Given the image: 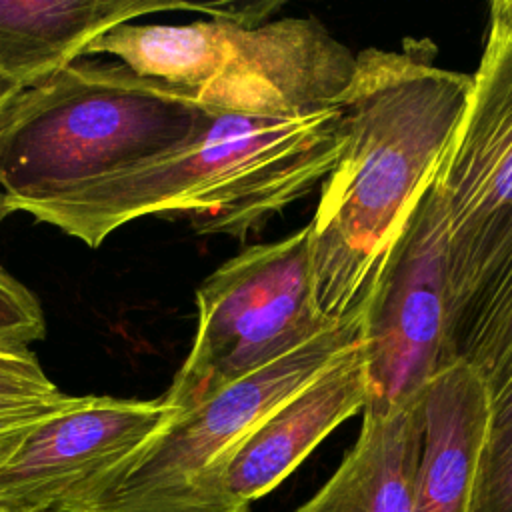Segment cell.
Masks as SVG:
<instances>
[{
	"mask_svg": "<svg viewBox=\"0 0 512 512\" xmlns=\"http://www.w3.org/2000/svg\"><path fill=\"white\" fill-rule=\"evenodd\" d=\"M472 76L424 52L366 48L344 94L346 144L310 228L316 306L338 322L366 308L406 218L464 118Z\"/></svg>",
	"mask_w": 512,
	"mask_h": 512,
	"instance_id": "obj_1",
	"label": "cell"
},
{
	"mask_svg": "<svg viewBox=\"0 0 512 512\" xmlns=\"http://www.w3.org/2000/svg\"><path fill=\"white\" fill-rule=\"evenodd\" d=\"M346 136L342 104L290 116L204 110L196 128L154 160L10 212L90 248L142 216L186 218L200 234L244 240L334 170Z\"/></svg>",
	"mask_w": 512,
	"mask_h": 512,
	"instance_id": "obj_2",
	"label": "cell"
},
{
	"mask_svg": "<svg viewBox=\"0 0 512 512\" xmlns=\"http://www.w3.org/2000/svg\"><path fill=\"white\" fill-rule=\"evenodd\" d=\"M278 4H226L188 24H120L88 54H112L132 72L206 110L290 116L342 104L356 56L316 18L266 20Z\"/></svg>",
	"mask_w": 512,
	"mask_h": 512,
	"instance_id": "obj_3",
	"label": "cell"
},
{
	"mask_svg": "<svg viewBox=\"0 0 512 512\" xmlns=\"http://www.w3.org/2000/svg\"><path fill=\"white\" fill-rule=\"evenodd\" d=\"M204 110L128 66L74 62L0 110V190L44 202L132 170L180 144Z\"/></svg>",
	"mask_w": 512,
	"mask_h": 512,
	"instance_id": "obj_4",
	"label": "cell"
},
{
	"mask_svg": "<svg viewBox=\"0 0 512 512\" xmlns=\"http://www.w3.org/2000/svg\"><path fill=\"white\" fill-rule=\"evenodd\" d=\"M366 310V308H364ZM364 310L228 384L174 420L80 512H238L222 474L238 446L288 398L364 338Z\"/></svg>",
	"mask_w": 512,
	"mask_h": 512,
	"instance_id": "obj_5",
	"label": "cell"
},
{
	"mask_svg": "<svg viewBox=\"0 0 512 512\" xmlns=\"http://www.w3.org/2000/svg\"><path fill=\"white\" fill-rule=\"evenodd\" d=\"M196 312L190 352L162 396L178 412L336 324L316 306L308 224L216 268L196 290Z\"/></svg>",
	"mask_w": 512,
	"mask_h": 512,
	"instance_id": "obj_6",
	"label": "cell"
},
{
	"mask_svg": "<svg viewBox=\"0 0 512 512\" xmlns=\"http://www.w3.org/2000/svg\"><path fill=\"white\" fill-rule=\"evenodd\" d=\"M434 188L446 218L448 340L512 234V0L490 6L468 106Z\"/></svg>",
	"mask_w": 512,
	"mask_h": 512,
	"instance_id": "obj_7",
	"label": "cell"
},
{
	"mask_svg": "<svg viewBox=\"0 0 512 512\" xmlns=\"http://www.w3.org/2000/svg\"><path fill=\"white\" fill-rule=\"evenodd\" d=\"M446 276V218L432 182L406 218L364 310V410H388L418 398L444 364Z\"/></svg>",
	"mask_w": 512,
	"mask_h": 512,
	"instance_id": "obj_8",
	"label": "cell"
},
{
	"mask_svg": "<svg viewBox=\"0 0 512 512\" xmlns=\"http://www.w3.org/2000/svg\"><path fill=\"white\" fill-rule=\"evenodd\" d=\"M178 414L162 396H76L40 422L0 466V506L80 512Z\"/></svg>",
	"mask_w": 512,
	"mask_h": 512,
	"instance_id": "obj_9",
	"label": "cell"
},
{
	"mask_svg": "<svg viewBox=\"0 0 512 512\" xmlns=\"http://www.w3.org/2000/svg\"><path fill=\"white\" fill-rule=\"evenodd\" d=\"M368 404L364 338L326 372L276 408L232 454L222 492L234 508L250 504L280 482L342 422Z\"/></svg>",
	"mask_w": 512,
	"mask_h": 512,
	"instance_id": "obj_10",
	"label": "cell"
},
{
	"mask_svg": "<svg viewBox=\"0 0 512 512\" xmlns=\"http://www.w3.org/2000/svg\"><path fill=\"white\" fill-rule=\"evenodd\" d=\"M492 432L490 390L464 360L438 368L422 394L414 512H474Z\"/></svg>",
	"mask_w": 512,
	"mask_h": 512,
	"instance_id": "obj_11",
	"label": "cell"
},
{
	"mask_svg": "<svg viewBox=\"0 0 512 512\" xmlns=\"http://www.w3.org/2000/svg\"><path fill=\"white\" fill-rule=\"evenodd\" d=\"M166 10L214 14L216 4L174 0H0V76L34 86L86 56L92 42L138 16Z\"/></svg>",
	"mask_w": 512,
	"mask_h": 512,
	"instance_id": "obj_12",
	"label": "cell"
},
{
	"mask_svg": "<svg viewBox=\"0 0 512 512\" xmlns=\"http://www.w3.org/2000/svg\"><path fill=\"white\" fill-rule=\"evenodd\" d=\"M422 394L388 410H364L354 446L294 512H414Z\"/></svg>",
	"mask_w": 512,
	"mask_h": 512,
	"instance_id": "obj_13",
	"label": "cell"
},
{
	"mask_svg": "<svg viewBox=\"0 0 512 512\" xmlns=\"http://www.w3.org/2000/svg\"><path fill=\"white\" fill-rule=\"evenodd\" d=\"M464 360L496 388L512 372V234L486 284L446 340L444 364Z\"/></svg>",
	"mask_w": 512,
	"mask_h": 512,
	"instance_id": "obj_14",
	"label": "cell"
},
{
	"mask_svg": "<svg viewBox=\"0 0 512 512\" xmlns=\"http://www.w3.org/2000/svg\"><path fill=\"white\" fill-rule=\"evenodd\" d=\"M46 336L36 294L0 266V350L30 352Z\"/></svg>",
	"mask_w": 512,
	"mask_h": 512,
	"instance_id": "obj_15",
	"label": "cell"
},
{
	"mask_svg": "<svg viewBox=\"0 0 512 512\" xmlns=\"http://www.w3.org/2000/svg\"><path fill=\"white\" fill-rule=\"evenodd\" d=\"M76 396L58 392L40 400H0V466L46 418L68 408Z\"/></svg>",
	"mask_w": 512,
	"mask_h": 512,
	"instance_id": "obj_16",
	"label": "cell"
},
{
	"mask_svg": "<svg viewBox=\"0 0 512 512\" xmlns=\"http://www.w3.org/2000/svg\"><path fill=\"white\" fill-rule=\"evenodd\" d=\"M474 512H512V426L490 434Z\"/></svg>",
	"mask_w": 512,
	"mask_h": 512,
	"instance_id": "obj_17",
	"label": "cell"
},
{
	"mask_svg": "<svg viewBox=\"0 0 512 512\" xmlns=\"http://www.w3.org/2000/svg\"><path fill=\"white\" fill-rule=\"evenodd\" d=\"M58 392L32 350H0V400H40Z\"/></svg>",
	"mask_w": 512,
	"mask_h": 512,
	"instance_id": "obj_18",
	"label": "cell"
},
{
	"mask_svg": "<svg viewBox=\"0 0 512 512\" xmlns=\"http://www.w3.org/2000/svg\"><path fill=\"white\" fill-rule=\"evenodd\" d=\"M18 90H22L18 84H14L12 80L0 76V110L6 106V102H8Z\"/></svg>",
	"mask_w": 512,
	"mask_h": 512,
	"instance_id": "obj_19",
	"label": "cell"
},
{
	"mask_svg": "<svg viewBox=\"0 0 512 512\" xmlns=\"http://www.w3.org/2000/svg\"><path fill=\"white\" fill-rule=\"evenodd\" d=\"M8 214H12V212L8 210V204H6V196H4V194H2V190H0V222H4V218H6Z\"/></svg>",
	"mask_w": 512,
	"mask_h": 512,
	"instance_id": "obj_20",
	"label": "cell"
},
{
	"mask_svg": "<svg viewBox=\"0 0 512 512\" xmlns=\"http://www.w3.org/2000/svg\"><path fill=\"white\" fill-rule=\"evenodd\" d=\"M0 512H16V510H10V508H4V506H0Z\"/></svg>",
	"mask_w": 512,
	"mask_h": 512,
	"instance_id": "obj_21",
	"label": "cell"
},
{
	"mask_svg": "<svg viewBox=\"0 0 512 512\" xmlns=\"http://www.w3.org/2000/svg\"><path fill=\"white\" fill-rule=\"evenodd\" d=\"M238 512H250V508H242V510H238Z\"/></svg>",
	"mask_w": 512,
	"mask_h": 512,
	"instance_id": "obj_22",
	"label": "cell"
}]
</instances>
